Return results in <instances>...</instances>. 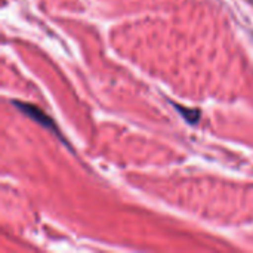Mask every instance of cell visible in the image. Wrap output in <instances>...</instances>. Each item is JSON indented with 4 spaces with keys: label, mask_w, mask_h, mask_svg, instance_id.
I'll use <instances>...</instances> for the list:
<instances>
[{
    "label": "cell",
    "mask_w": 253,
    "mask_h": 253,
    "mask_svg": "<svg viewBox=\"0 0 253 253\" xmlns=\"http://www.w3.org/2000/svg\"><path fill=\"white\" fill-rule=\"evenodd\" d=\"M12 104H13V107H16L22 114H25L28 119H31V120H34L37 125H40L42 127H44L46 130H49V132H52L56 138H59L68 148H71L70 147V144L65 141V138L62 136V132L58 129V126H56V123H55V120L49 116V114H46L42 108H39L37 105H34V104H28V102H24V101H12Z\"/></svg>",
    "instance_id": "6da1fadb"
},
{
    "label": "cell",
    "mask_w": 253,
    "mask_h": 253,
    "mask_svg": "<svg viewBox=\"0 0 253 253\" xmlns=\"http://www.w3.org/2000/svg\"><path fill=\"white\" fill-rule=\"evenodd\" d=\"M173 107L185 119V122H188L190 125H196L200 120V117H202V113L197 108H187V107H182L179 104H173Z\"/></svg>",
    "instance_id": "7a4b0ae2"
}]
</instances>
